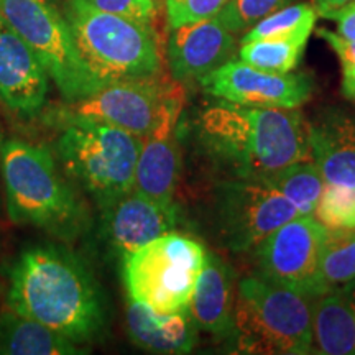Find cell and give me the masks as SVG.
<instances>
[{"mask_svg":"<svg viewBox=\"0 0 355 355\" xmlns=\"http://www.w3.org/2000/svg\"><path fill=\"white\" fill-rule=\"evenodd\" d=\"M7 306L13 313L42 322L74 344L104 336L107 301L87 265L68 248H25L8 268Z\"/></svg>","mask_w":355,"mask_h":355,"instance_id":"1","label":"cell"},{"mask_svg":"<svg viewBox=\"0 0 355 355\" xmlns=\"http://www.w3.org/2000/svg\"><path fill=\"white\" fill-rule=\"evenodd\" d=\"M206 150L235 178L266 180L311 162L309 122L298 109H270L219 101L199 117Z\"/></svg>","mask_w":355,"mask_h":355,"instance_id":"2","label":"cell"},{"mask_svg":"<svg viewBox=\"0 0 355 355\" xmlns=\"http://www.w3.org/2000/svg\"><path fill=\"white\" fill-rule=\"evenodd\" d=\"M0 175L12 222L32 225L60 241H76L89 229V212L42 145L0 137Z\"/></svg>","mask_w":355,"mask_h":355,"instance_id":"3","label":"cell"},{"mask_svg":"<svg viewBox=\"0 0 355 355\" xmlns=\"http://www.w3.org/2000/svg\"><path fill=\"white\" fill-rule=\"evenodd\" d=\"M61 119L56 157L99 209L130 193L144 139L94 119L66 114Z\"/></svg>","mask_w":355,"mask_h":355,"instance_id":"4","label":"cell"},{"mask_svg":"<svg viewBox=\"0 0 355 355\" xmlns=\"http://www.w3.org/2000/svg\"><path fill=\"white\" fill-rule=\"evenodd\" d=\"M60 10L83 61L104 84L162 73L152 25L99 10L87 0H63Z\"/></svg>","mask_w":355,"mask_h":355,"instance_id":"5","label":"cell"},{"mask_svg":"<svg viewBox=\"0 0 355 355\" xmlns=\"http://www.w3.org/2000/svg\"><path fill=\"white\" fill-rule=\"evenodd\" d=\"M311 298L259 277L237 286L230 339L239 352L303 355L313 352Z\"/></svg>","mask_w":355,"mask_h":355,"instance_id":"6","label":"cell"},{"mask_svg":"<svg viewBox=\"0 0 355 355\" xmlns=\"http://www.w3.org/2000/svg\"><path fill=\"white\" fill-rule=\"evenodd\" d=\"M207 252L194 239L168 232L122 259L128 300L162 314L189 309Z\"/></svg>","mask_w":355,"mask_h":355,"instance_id":"7","label":"cell"},{"mask_svg":"<svg viewBox=\"0 0 355 355\" xmlns=\"http://www.w3.org/2000/svg\"><path fill=\"white\" fill-rule=\"evenodd\" d=\"M0 13L32 48L66 101H81L105 86L83 61L60 8L42 0H0Z\"/></svg>","mask_w":355,"mask_h":355,"instance_id":"8","label":"cell"},{"mask_svg":"<svg viewBox=\"0 0 355 355\" xmlns=\"http://www.w3.org/2000/svg\"><path fill=\"white\" fill-rule=\"evenodd\" d=\"M180 101L183 89L157 74L107 83L84 99L69 102L61 114L94 119L145 139Z\"/></svg>","mask_w":355,"mask_h":355,"instance_id":"9","label":"cell"},{"mask_svg":"<svg viewBox=\"0 0 355 355\" xmlns=\"http://www.w3.org/2000/svg\"><path fill=\"white\" fill-rule=\"evenodd\" d=\"M327 230L313 216H298L273 230L257 245L261 278L301 295H322L321 261Z\"/></svg>","mask_w":355,"mask_h":355,"instance_id":"10","label":"cell"},{"mask_svg":"<svg viewBox=\"0 0 355 355\" xmlns=\"http://www.w3.org/2000/svg\"><path fill=\"white\" fill-rule=\"evenodd\" d=\"M217 216L225 245L247 252L301 214L265 180L235 178L217 191Z\"/></svg>","mask_w":355,"mask_h":355,"instance_id":"11","label":"cell"},{"mask_svg":"<svg viewBox=\"0 0 355 355\" xmlns=\"http://www.w3.org/2000/svg\"><path fill=\"white\" fill-rule=\"evenodd\" d=\"M201 86L217 101L270 109H298L309 101L313 81L306 74L272 73L230 60L201 79Z\"/></svg>","mask_w":355,"mask_h":355,"instance_id":"12","label":"cell"},{"mask_svg":"<svg viewBox=\"0 0 355 355\" xmlns=\"http://www.w3.org/2000/svg\"><path fill=\"white\" fill-rule=\"evenodd\" d=\"M48 78L38 56L0 13V101L12 112L35 117L46 102Z\"/></svg>","mask_w":355,"mask_h":355,"instance_id":"13","label":"cell"},{"mask_svg":"<svg viewBox=\"0 0 355 355\" xmlns=\"http://www.w3.org/2000/svg\"><path fill=\"white\" fill-rule=\"evenodd\" d=\"M235 48V33L216 15L171 28L166 46L168 64L176 81H201L232 60Z\"/></svg>","mask_w":355,"mask_h":355,"instance_id":"14","label":"cell"},{"mask_svg":"<svg viewBox=\"0 0 355 355\" xmlns=\"http://www.w3.org/2000/svg\"><path fill=\"white\" fill-rule=\"evenodd\" d=\"M178 211L173 202H159L132 189L102 209L105 242L121 259L159 235L173 232Z\"/></svg>","mask_w":355,"mask_h":355,"instance_id":"15","label":"cell"},{"mask_svg":"<svg viewBox=\"0 0 355 355\" xmlns=\"http://www.w3.org/2000/svg\"><path fill=\"white\" fill-rule=\"evenodd\" d=\"M183 101L166 110L157 127L144 139L135 171L133 189L159 202H173L180 178V146L176 141V123Z\"/></svg>","mask_w":355,"mask_h":355,"instance_id":"16","label":"cell"},{"mask_svg":"<svg viewBox=\"0 0 355 355\" xmlns=\"http://www.w3.org/2000/svg\"><path fill=\"white\" fill-rule=\"evenodd\" d=\"M314 165L326 184L355 189V119L340 110H326L309 122Z\"/></svg>","mask_w":355,"mask_h":355,"instance_id":"17","label":"cell"},{"mask_svg":"<svg viewBox=\"0 0 355 355\" xmlns=\"http://www.w3.org/2000/svg\"><path fill=\"white\" fill-rule=\"evenodd\" d=\"M234 282L232 268L217 255L206 254L189 303V313L198 327L217 337L230 339L237 301Z\"/></svg>","mask_w":355,"mask_h":355,"instance_id":"18","label":"cell"},{"mask_svg":"<svg viewBox=\"0 0 355 355\" xmlns=\"http://www.w3.org/2000/svg\"><path fill=\"white\" fill-rule=\"evenodd\" d=\"M128 337L152 354H188L198 344V324L189 309L162 314L130 300L127 306Z\"/></svg>","mask_w":355,"mask_h":355,"instance_id":"19","label":"cell"},{"mask_svg":"<svg viewBox=\"0 0 355 355\" xmlns=\"http://www.w3.org/2000/svg\"><path fill=\"white\" fill-rule=\"evenodd\" d=\"M313 343L318 354H355V301L343 290L318 296L313 306Z\"/></svg>","mask_w":355,"mask_h":355,"instance_id":"20","label":"cell"},{"mask_svg":"<svg viewBox=\"0 0 355 355\" xmlns=\"http://www.w3.org/2000/svg\"><path fill=\"white\" fill-rule=\"evenodd\" d=\"M79 345L42 322L8 309L0 314V355H76Z\"/></svg>","mask_w":355,"mask_h":355,"instance_id":"21","label":"cell"},{"mask_svg":"<svg viewBox=\"0 0 355 355\" xmlns=\"http://www.w3.org/2000/svg\"><path fill=\"white\" fill-rule=\"evenodd\" d=\"M266 183L285 196L301 216H313L316 204L321 198L324 183L321 171L314 165V162H298L283 168L270 178Z\"/></svg>","mask_w":355,"mask_h":355,"instance_id":"22","label":"cell"},{"mask_svg":"<svg viewBox=\"0 0 355 355\" xmlns=\"http://www.w3.org/2000/svg\"><path fill=\"white\" fill-rule=\"evenodd\" d=\"M308 40L265 38L241 42L239 60L272 73H291L300 64Z\"/></svg>","mask_w":355,"mask_h":355,"instance_id":"23","label":"cell"},{"mask_svg":"<svg viewBox=\"0 0 355 355\" xmlns=\"http://www.w3.org/2000/svg\"><path fill=\"white\" fill-rule=\"evenodd\" d=\"M318 13L313 6L296 3L275 10L243 35L242 42L265 38H298L308 40L316 25Z\"/></svg>","mask_w":355,"mask_h":355,"instance_id":"24","label":"cell"},{"mask_svg":"<svg viewBox=\"0 0 355 355\" xmlns=\"http://www.w3.org/2000/svg\"><path fill=\"white\" fill-rule=\"evenodd\" d=\"M355 279V229L329 232L321 261L324 293L343 290Z\"/></svg>","mask_w":355,"mask_h":355,"instance_id":"25","label":"cell"},{"mask_svg":"<svg viewBox=\"0 0 355 355\" xmlns=\"http://www.w3.org/2000/svg\"><path fill=\"white\" fill-rule=\"evenodd\" d=\"M313 216L329 232L355 229V189L326 184Z\"/></svg>","mask_w":355,"mask_h":355,"instance_id":"26","label":"cell"},{"mask_svg":"<svg viewBox=\"0 0 355 355\" xmlns=\"http://www.w3.org/2000/svg\"><path fill=\"white\" fill-rule=\"evenodd\" d=\"M290 2L291 0H229L217 17L230 32L237 35L248 32L261 19Z\"/></svg>","mask_w":355,"mask_h":355,"instance_id":"27","label":"cell"},{"mask_svg":"<svg viewBox=\"0 0 355 355\" xmlns=\"http://www.w3.org/2000/svg\"><path fill=\"white\" fill-rule=\"evenodd\" d=\"M229 0H165L166 19L170 28L212 19Z\"/></svg>","mask_w":355,"mask_h":355,"instance_id":"28","label":"cell"},{"mask_svg":"<svg viewBox=\"0 0 355 355\" xmlns=\"http://www.w3.org/2000/svg\"><path fill=\"white\" fill-rule=\"evenodd\" d=\"M318 35L326 40L334 50L343 68V94L345 99L355 102V42L339 37L336 32L319 28Z\"/></svg>","mask_w":355,"mask_h":355,"instance_id":"29","label":"cell"},{"mask_svg":"<svg viewBox=\"0 0 355 355\" xmlns=\"http://www.w3.org/2000/svg\"><path fill=\"white\" fill-rule=\"evenodd\" d=\"M87 2L99 10L127 17L152 26L158 13L155 0H87Z\"/></svg>","mask_w":355,"mask_h":355,"instance_id":"30","label":"cell"},{"mask_svg":"<svg viewBox=\"0 0 355 355\" xmlns=\"http://www.w3.org/2000/svg\"><path fill=\"white\" fill-rule=\"evenodd\" d=\"M337 25V35L350 42H355V2L349 3L334 17Z\"/></svg>","mask_w":355,"mask_h":355,"instance_id":"31","label":"cell"},{"mask_svg":"<svg viewBox=\"0 0 355 355\" xmlns=\"http://www.w3.org/2000/svg\"><path fill=\"white\" fill-rule=\"evenodd\" d=\"M352 2H355V0H313V7L314 10H316L318 17H322V19L327 20H334L337 13Z\"/></svg>","mask_w":355,"mask_h":355,"instance_id":"32","label":"cell"},{"mask_svg":"<svg viewBox=\"0 0 355 355\" xmlns=\"http://www.w3.org/2000/svg\"><path fill=\"white\" fill-rule=\"evenodd\" d=\"M42 2L46 3V6H50V7H55V8H60L61 7L60 0H42Z\"/></svg>","mask_w":355,"mask_h":355,"instance_id":"33","label":"cell"}]
</instances>
